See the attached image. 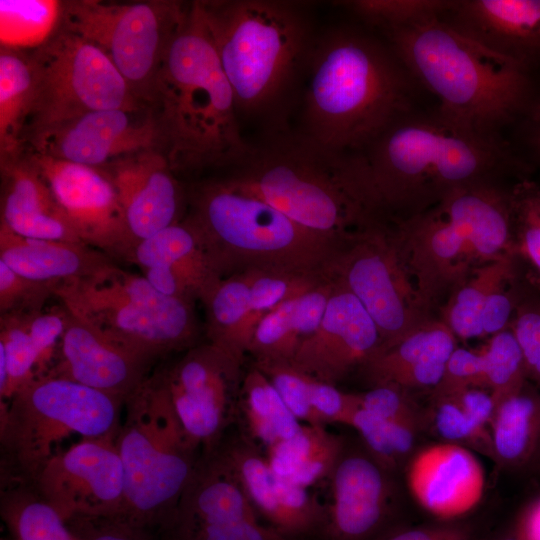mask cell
Returning a JSON list of instances; mask_svg holds the SVG:
<instances>
[{"label":"cell","instance_id":"7","mask_svg":"<svg viewBox=\"0 0 540 540\" xmlns=\"http://www.w3.org/2000/svg\"><path fill=\"white\" fill-rule=\"evenodd\" d=\"M388 226L431 310L477 268L517 258L510 190L491 180L460 186L432 208Z\"/></svg>","mask_w":540,"mask_h":540},{"label":"cell","instance_id":"28","mask_svg":"<svg viewBox=\"0 0 540 540\" xmlns=\"http://www.w3.org/2000/svg\"><path fill=\"white\" fill-rule=\"evenodd\" d=\"M1 172L0 223L24 237L83 243L28 157L2 160Z\"/></svg>","mask_w":540,"mask_h":540},{"label":"cell","instance_id":"26","mask_svg":"<svg viewBox=\"0 0 540 540\" xmlns=\"http://www.w3.org/2000/svg\"><path fill=\"white\" fill-rule=\"evenodd\" d=\"M446 13L449 26L496 54L524 67L540 58V0H461Z\"/></svg>","mask_w":540,"mask_h":540},{"label":"cell","instance_id":"59","mask_svg":"<svg viewBox=\"0 0 540 540\" xmlns=\"http://www.w3.org/2000/svg\"><path fill=\"white\" fill-rule=\"evenodd\" d=\"M492 540H523L520 534L517 532L515 526L511 531L503 533Z\"/></svg>","mask_w":540,"mask_h":540},{"label":"cell","instance_id":"39","mask_svg":"<svg viewBox=\"0 0 540 540\" xmlns=\"http://www.w3.org/2000/svg\"><path fill=\"white\" fill-rule=\"evenodd\" d=\"M250 272V303L240 333V349L244 356L248 354L250 341L257 324L268 313L330 278L326 275L298 272Z\"/></svg>","mask_w":540,"mask_h":540},{"label":"cell","instance_id":"23","mask_svg":"<svg viewBox=\"0 0 540 540\" xmlns=\"http://www.w3.org/2000/svg\"><path fill=\"white\" fill-rule=\"evenodd\" d=\"M103 169L116 189L135 245L182 220L184 195L160 150L127 156Z\"/></svg>","mask_w":540,"mask_h":540},{"label":"cell","instance_id":"57","mask_svg":"<svg viewBox=\"0 0 540 540\" xmlns=\"http://www.w3.org/2000/svg\"><path fill=\"white\" fill-rule=\"evenodd\" d=\"M515 528L523 540H540V497L520 514Z\"/></svg>","mask_w":540,"mask_h":540},{"label":"cell","instance_id":"48","mask_svg":"<svg viewBox=\"0 0 540 540\" xmlns=\"http://www.w3.org/2000/svg\"><path fill=\"white\" fill-rule=\"evenodd\" d=\"M57 285L25 277L0 261V315L33 314L55 297Z\"/></svg>","mask_w":540,"mask_h":540},{"label":"cell","instance_id":"25","mask_svg":"<svg viewBox=\"0 0 540 540\" xmlns=\"http://www.w3.org/2000/svg\"><path fill=\"white\" fill-rule=\"evenodd\" d=\"M129 263L161 293L192 302L202 301L221 280L184 218L139 241Z\"/></svg>","mask_w":540,"mask_h":540},{"label":"cell","instance_id":"37","mask_svg":"<svg viewBox=\"0 0 540 540\" xmlns=\"http://www.w3.org/2000/svg\"><path fill=\"white\" fill-rule=\"evenodd\" d=\"M251 272L222 278L201 301L206 311L208 342L244 363L240 333L248 312Z\"/></svg>","mask_w":540,"mask_h":540},{"label":"cell","instance_id":"19","mask_svg":"<svg viewBox=\"0 0 540 540\" xmlns=\"http://www.w3.org/2000/svg\"><path fill=\"white\" fill-rule=\"evenodd\" d=\"M371 456L344 451L330 479V502L319 531L324 540H375L389 524L393 491Z\"/></svg>","mask_w":540,"mask_h":540},{"label":"cell","instance_id":"42","mask_svg":"<svg viewBox=\"0 0 540 540\" xmlns=\"http://www.w3.org/2000/svg\"><path fill=\"white\" fill-rule=\"evenodd\" d=\"M357 430L370 456L385 470L396 469L411 454L417 430L357 407L350 424Z\"/></svg>","mask_w":540,"mask_h":540},{"label":"cell","instance_id":"9","mask_svg":"<svg viewBox=\"0 0 540 540\" xmlns=\"http://www.w3.org/2000/svg\"><path fill=\"white\" fill-rule=\"evenodd\" d=\"M124 407L117 434L125 483L119 515L161 532L197 467L198 448L177 417L161 371L150 374Z\"/></svg>","mask_w":540,"mask_h":540},{"label":"cell","instance_id":"49","mask_svg":"<svg viewBox=\"0 0 540 540\" xmlns=\"http://www.w3.org/2000/svg\"><path fill=\"white\" fill-rule=\"evenodd\" d=\"M356 395L358 407L407 425L418 432L427 423V415L409 397L407 390L383 385L371 387L370 390Z\"/></svg>","mask_w":540,"mask_h":540},{"label":"cell","instance_id":"47","mask_svg":"<svg viewBox=\"0 0 540 540\" xmlns=\"http://www.w3.org/2000/svg\"><path fill=\"white\" fill-rule=\"evenodd\" d=\"M69 312L60 305L45 307L29 317V334L36 353L35 378L49 375L66 329Z\"/></svg>","mask_w":540,"mask_h":540},{"label":"cell","instance_id":"24","mask_svg":"<svg viewBox=\"0 0 540 540\" xmlns=\"http://www.w3.org/2000/svg\"><path fill=\"white\" fill-rule=\"evenodd\" d=\"M219 452L269 526L295 540L320 531L325 505L308 489L279 477L254 445L242 439Z\"/></svg>","mask_w":540,"mask_h":540},{"label":"cell","instance_id":"45","mask_svg":"<svg viewBox=\"0 0 540 540\" xmlns=\"http://www.w3.org/2000/svg\"><path fill=\"white\" fill-rule=\"evenodd\" d=\"M510 203L516 256L528 264L540 285V187L527 180L516 183Z\"/></svg>","mask_w":540,"mask_h":540},{"label":"cell","instance_id":"18","mask_svg":"<svg viewBox=\"0 0 540 540\" xmlns=\"http://www.w3.org/2000/svg\"><path fill=\"white\" fill-rule=\"evenodd\" d=\"M26 141L32 152L98 168L141 152L161 151L151 110L145 116L140 110L93 111L36 132Z\"/></svg>","mask_w":540,"mask_h":540},{"label":"cell","instance_id":"58","mask_svg":"<svg viewBox=\"0 0 540 540\" xmlns=\"http://www.w3.org/2000/svg\"><path fill=\"white\" fill-rule=\"evenodd\" d=\"M535 132H534V143L537 148V150L540 153V105L537 108V111L535 113Z\"/></svg>","mask_w":540,"mask_h":540},{"label":"cell","instance_id":"38","mask_svg":"<svg viewBox=\"0 0 540 540\" xmlns=\"http://www.w3.org/2000/svg\"><path fill=\"white\" fill-rule=\"evenodd\" d=\"M63 2L51 0H1V48L36 50L59 30Z\"/></svg>","mask_w":540,"mask_h":540},{"label":"cell","instance_id":"55","mask_svg":"<svg viewBox=\"0 0 540 540\" xmlns=\"http://www.w3.org/2000/svg\"><path fill=\"white\" fill-rule=\"evenodd\" d=\"M513 281L497 289L488 298L481 313L483 336H492L510 327L520 301L512 288Z\"/></svg>","mask_w":540,"mask_h":540},{"label":"cell","instance_id":"35","mask_svg":"<svg viewBox=\"0 0 540 540\" xmlns=\"http://www.w3.org/2000/svg\"><path fill=\"white\" fill-rule=\"evenodd\" d=\"M35 98L30 56L1 48L0 150L1 161L20 155Z\"/></svg>","mask_w":540,"mask_h":540},{"label":"cell","instance_id":"40","mask_svg":"<svg viewBox=\"0 0 540 540\" xmlns=\"http://www.w3.org/2000/svg\"><path fill=\"white\" fill-rule=\"evenodd\" d=\"M1 515L10 540H76L63 518L37 492H6L1 500Z\"/></svg>","mask_w":540,"mask_h":540},{"label":"cell","instance_id":"1","mask_svg":"<svg viewBox=\"0 0 540 540\" xmlns=\"http://www.w3.org/2000/svg\"><path fill=\"white\" fill-rule=\"evenodd\" d=\"M148 107L174 173L234 168L252 151L197 1L167 47Z\"/></svg>","mask_w":540,"mask_h":540},{"label":"cell","instance_id":"2","mask_svg":"<svg viewBox=\"0 0 540 540\" xmlns=\"http://www.w3.org/2000/svg\"><path fill=\"white\" fill-rule=\"evenodd\" d=\"M408 76L393 50L362 32L341 28L315 39L300 132L335 151L365 150L408 114Z\"/></svg>","mask_w":540,"mask_h":540},{"label":"cell","instance_id":"33","mask_svg":"<svg viewBox=\"0 0 540 540\" xmlns=\"http://www.w3.org/2000/svg\"><path fill=\"white\" fill-rule=\"evenodd\" d=\"M489 432L493 457L505 467H521L540 448V394L526 382L496 405Z\"/></svg>","mask_w":540,"mask_h":540},{"label":"cell","instance_id":"13","mask_svg":"<svg viewBox=\"0 0 540 540\" xmlns=\"http://www.w3.org/2000/svg\"><path fill=\"white\" fill-rule=\"evenodd\" d=\"M188 9L175 1L72 0L63 2L61 27L100 48L148 107L164 54Z\"/></svg>","mask_w":540,"mask_h":540},{"label":"cell","instance_id":"46","mask_svg":"<svg viewBox=\"0 0 540 540\" xmlns=\"http://www.w3.org/2000/svg\"><path fill=\"white\" fill-rule=\"evenodd\" d=\"M428 420L444 442L459 444L494 458L489 429L473 421L452 398L434 399L427 423Z\"/></svg>","mask_w":540,"mask_h":540},{"label":"cell","instance_id":"3","mask_svg":"<svg viewBox=\"0 0 540 540\" xmlns=\"http://www.w3.org/2000/svg\"><path fill=\"white\" fill-rule=\"evenodd\" d=\"M197 3L239 118L258 121L267 135L288 129L286 120L315 42L305 14L283 1Z\"/></svg>","mask_w":540,"mask_h":540},{"label":"cell","instance_id":"31","mask_svg":"<svg viewBox=\"0 0 540 540\" xmlns=\"http://www.w3.org/2000/svg\"><path fill=\"white\" fill-rule=\"evenodd\" d=\"M331 278L286 301L256 326L248 354L254 362H291L296 352L317 329L333 290Z\"/></svg>","mask_w":540,"mask_h":540},{"label":"cell","instance_id":"41","mask_svg":"<svg viewBox=\"0 0 540 540\" xmlns=\"http://www.w3.org/2000/svg\"><path fill=\"white\" fill-rule=\"evenodd\" d=\"M30 315H0L1 405L35 379L36 353L28 328Z\"/></svg>","mask_w":540,"mask_h":540},{"label":"cell","instance_id":"20","mask_svg":"<svg viewBox=\"0 0 540 540\" xmlns=\"http://www.w3.org/2000/svg\"><path fill=\"white\" fill-rule=\"evenodd\" d=\"M333 283L317 329L303 342L291 363L304 373L335 385L352 369L360 367L382 339L359 300Z\"/></svg>","mask_w":540,"mask_h":540},{"label":"cell","instance_id":"15","mask_svg":"<svg viewBox=\"0 0 540 540\" xmlns=\"http://www.w3.org/2000/svg\"><path fill=\"white\" fill-rule=\"evenodd\" d=\"M243 362L207 342L192 346L161 371L181 425L198 449H216L223 432L237 417Z\"/></svg>","mask_w":540,"mask_h":540},{"label":"cell","instance_id":"10","mask_svg":"<svg viewBox=\"0 0 540 540\" xmlns=\"http://www.w3.org/2000/svg\"><path fill=\"white\" fill-rule=\"evenodd\" d=\"M55 297L72 315L152 361L191 348L198 336L195 302L161 293L115 261L58 284Z\"/></svg>","mask_w":540,"mask_h":540},{"label":"cell","instance_id":"21","mask_svg":"<svg viewBox=\"0 0 540 540\" xmlns=\"http://www.w3.org/2000/svg\"><path fill=\"white\" fill-rule=\"evenodd\" d=\"M405 479L415 502L438 520L463 518L478 506L486 486L483 465L472 450L444 441L412 455Z\"/></svg>","mask_w":540,"mask_h":540},{"label":"cell","instance_id":"12","mask_svg":"<svg viewBox=\"0 0 540 540\" xmlns=\"http://www.w3.org/2000/svg\"><path fill=\"white\" fill-rule=\"evenodd\" d=\"M30 59L35 98L24 142L89 112L148 108L100 48L61 26Z\"/></svg>","mask_w":540,"mask_h":540},{"label":"cell","instance_id":"56","mask_svg":"<svg viewBox=\"0 0 540 540\" xmlns=\"http://www.w3.org/2000/svg\"><path fill=\"white\" fill-rule=\"evenodd\" d=\"M463 411L477 424L488 428L495 411V401L491 392L484 388L472 387L453 396Z\"/></svg>","mask_w":540,"mask_h":540},{"label":"cell","instance_id":"6","mask_svg":"<svg viewBox=\"0 0 540 540\" xmlns=\"http://www.w3.org/2000/svg\"><path fill=\"white\" fill-rule=\"evenodd\" d=\"M402 65L439 100L438 116L471 133L496 129L528 92L523 65L460 34L441 18L387 31Z\"/></svg>","mask_w":540,"mask_h":540},{"label":"cell","instance_id":"17","mask_svg":"<svg viewBox=\"0 0 540 540\" xmlns=\"http://www.w3.org/2000/svg\"><path fill=\"white\" fill-rule=\"evenodd\" d=\"M81 241L112 260L128 262L135 243L116 189L103 168L29 151Z\"/></svg>","mask_w":540,"mask_h":540},{"label":"cell","instance_id":"8","mask_svg":"<svg viewBox=\"0 0 540 540\" xmlns=\"http://www.w3.org/2000/svg\"><path fill=\"white\" fill-rule=\"evenodd\" d=\"M184 219L199 236L222 279L249 271H284L329 276L346 239L305 228L222 179L195 186Z\"/></svg>","mask_w":540,"mask_h":540},{"label":"cell","instance_id":"34","mask_svg":"<svg viewBox=\"0 0 540 540\" xmlns=\"http://www.w3.org/2000/svg\"><path fill=\"white\" fill-rule=\"evenodd\" d=\"M237 417L248 438L244 440L265 450L293 437L303 425L254 364L243 374Z\"/></svg>","mask_w":540,"mask_h":540},{"label":"cell","instance_id":"53","mask_svg":"<svg viewBox=\"0 0 540 540\" xmlns=\"http://www.w3.org/2000/svg\"><path fill=\"white\" fill-rule=\"evenodd\" d=\"M166 540H295L259 520L231 524L197 527L171 533Z\"/></svg>","mask_w":540,"mask_h":540},{"label":"cell","instance_id":"44","mask_svg":"<svg viewBox=\"0 0 540 540\" xmlns=\"http://www.w3.org/2000/svg\"><path fill=\"white\" fill-rule=\"evenodd\" d=\"M455 1L446 0H354L342 2L365 22L386 31L439 19Z\"/></svg>","mask_w":540,"mask_h":540},{"label":"cell","instance_id":"16","mask_svg":"<svg viewBox=\"0 0 540 540\" xmlns=\"http://www.w3.org/2000/svg\"><path fill=\"white\" fill-rule=\"evenodd\" d=\"M118 430L82 438L59 451L33 481L38 495L65 522L78 516H110L123 512L125 483L117 445Z\"/></svg>","mask_w":540,"mask_h":540},{"label":"cell","instance_id":"60","mask_svg":"<svg viewBox=\"0 0 540 540\" xmlns=\"http://www.w3.org/2000/svg\"><path fill=\"white\" fill-rule=\"evenodd\" d=\"M537 455H539V457H540V448H539V451H538V454H537Z\"/></svg>","mask_w":540,"mask_h":540},{"label":"cell","instance_id":"11","mask_svg":"<svg viewBox=\"0 0 540 540\" xmlns=\"http://www.w3.org/2000/svg\"><path fill=\"white\" fill-rule=\"evenodd\" d=\"M125 399L70 379L45 376L23 386L0 408V435L20 479L33 482L58 446L74 434L116 431Z\"/></svg>","mask_w":540,"mask_h":540},{"label":"cell","instance_id":"54","mask_svg":"<svg viewBox=\"0 0 540 540\" xmlns=\"http://www.w3.org/2000/svg\"><path fill=\"white\" fill-rule=\"evenodd\" d=\"M375 540H476L474 527L461 519L416 526L393 525Z\"/></svg>","mask_w":540,"mask_h":540},{"label":"cell","instance_id":"32","mask_svg":"<svg viewBox=\"0 0 540 540\" xmlns=\"http://www.w3.org/2000/svg\"><path fill=\"white\" fill-rule=\"evenodd\" d=\"M344 451L343 439L326 426L303 424L293 437L266 449L264 456L279 477L308 489L329 479Z\"/></svg>","mask_w":540,"mask_h":540},{"label":"cell","instance_id":"5","mask_svg":"<svg viewBox=\"0 0 540 540\" xmlns=\"http://www.w3.org/2000/svg\"><path fill=\"white\" fill-rule=\"evenodd\" d=\"M222 180L305 228L338 239L379 223L360 152L329 149L302 132L269 134Z\"/></svg>","mask_w":540,"mask_h":540},{"label":"cell","instance_id":"22","mask_svg":"<svg viewBox=\"0 0 540 540\" xmlns=\"http://www.w3.org/2000/svg\"><path fill=\"white\" fill-rule=\"evenodd\" d=\"M153 362L69 312L57 359L47 376L126 400L149 376Z\"/></svg>","mask_w":540,"mask_h":540},{"label":"cell","instance_id":"43","mask_svg":"<svg viewBox=\"0 0 540 540\" xmlns=\"http://www.w3.org/2000/svg\"><path fill=\"white\" fill-rule=\"evenodd\" d=\"M480 354L485 389L491 392L496 405L524 387L528 378L525 362L510 327L492 335Z\"/></svg>","mask_w":540,"mask_h":540},{"label":"cell","instance_id":"30","mask_svg":"<svg viewBox=\"0 0 540 540\" xmlns=\"http://www.w3.org/2000/svg\"><path fill=\"white\" fill-rule=\"evenodd\" d=\"M0 261L25 277L58 285L114 260L83 243L24 237L0 223Z\"/></svg>","mask_w":540,"mask_h":540},{"label":"cell","instance_id":"36","mask_svg":"<svg viewBox=\"0 0 540 540\" xmlns=\"http://www.w3.org/2000/svg\"><path fill=\"white\" fill-rule=\"evenodd\" d=\"M516 257L509 256L477 268L449 297L442 310V321L456 338L483 336L481 313L490 297L516 277Z\"/></svg>","mask_w":540,"mask_h":540},{"label":"cell","instance_id":"14","mask_svg":"<svg viewBox=\"0 0 540 540\" xmlns=\"http://www.w3.org/2000/svg\"><path fill=\"white\" fill-rule=\"evenodd\" d=\"M329 276L363 305L380 332L381 345L401 339L434 318L386 224H372L347 237Z\"/></svg>","mask_w":540,"mask_h":540},{"label":"cell","instance_id":"51","mask_svg":"<svg viewBox=\"0 0 540 540\" xmlns=\"http://www.w3.org/2000/svg\"><path fill=\"white\" fill-rule=\"evenodd\" d=\"M472 387L485 389L481 354L456 347L446 363L441 380L432 389V400L450 397Z\"/></svg>","mask_w":540,"mask_h":540},{"label":"cell","instance_id":"52","mask_svg":"<svg viewBox=\"0 0 540 540\" xmlns=\"http://www.w3.org/2000/svg\"><path fill=\"white\" fill-rule=\"evenodd\" d=\"M510 329L522 351L527 377L540 384V300H520Z\"/></svg>","mask_w":540,"mask_h":540},{"label":"cell","instance_id":"27","mask_svg":"<svg viewBox=\"0 0 540 540\" xmlns=\"http://www.w3.org/2000/svg\"><path fill=\"white\" fill-rule=\"evenodd\" d=\"M456 347V336L450 328L433 318L401 339L380 345L360 369L371 387L432 390Z\"/></svg>","mask_w":540,"mask_h":540},{"label":"cell","instance_id":"4","mask_svg":"<svg viewBox=\"0 0 540 540\" xmlns=\"http://www.w3.org/2000/svg\"><path fill=\"white\" fill-rule=\"evenodd\" d=\"M363 151L369 199L387 225L432 208L460 186L490 180L505 155L496 136L462 130L438 115L408 114Z\"/></svg>","mask_w":540,"mask_h":540},{"label":"cell","instance_id":"29","mask_svg":"<svg viewBox=\"0 0 540 540\" xmlns=\"http://www.w3.org/2000/svg\"><path fill=\"white\" fill-rule=\"evenodd\" d=\"M253 520H259L258 513L240 481L220 452L213 451L198 462L162 532Z\"/></svg>","mask_w":540,"mask_h":540},{"label":"cell","instance_id":"50","mask_svg":"<svg viewBox=\"0 0 540 540\" xmlns=\"http://www.w3.org/2000/svg\"><path fill=\"white\" fill-rule=\"evenodd\" d=\"M76 540H164L161 532L122 515L78 516L66 521Z\"/></svg>","mask_w":540,"mask_h":540}]
</instances>
